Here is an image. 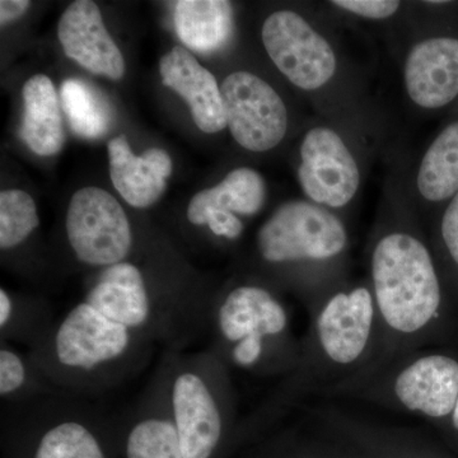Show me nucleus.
<instances>
[{
    "label": "nucleus",
    "instance_id": "nucleus-22",
    "mask_svg": "<svg viewBox=\"0 0 458 458\" xmlns=\"http://www.w3.org/2000/svg\"><path fill=\"white\" fill-rule=\"evenodd\" d=\"M418 189L428 201L439 203L458 192V120L445 126L428 148L418 174Z\"/></svg>",
    "mask_w": 458,
    "mask_h": 458
},
{
    "label": "nucleus",
    "instance_id": "nucleus-7",
    "mask_svg": "<svg viewBox=\"0 0 458 458\" xmlns=\"http://www.w3.org/2000/svg\"><path fill=\"white\" fill-rule=\"evenodd\" d=\"M345 227L333 213L303 200L279 207L259 229V254L270 264L325 261L342 254Z\"/></svg>",
    "mask_w": 458,
    "mask_h": 458
},
{
    "label": "nucleus",
    "instance_id": "nucleus-27",
    "mask_svg": "<svg viewBox=\"0 0 458 458\" xmlns=\"http://www.w3.org/2000/svg\"><path fill=\"white\" fill-rule=\"evenodd\" d=\"M195 225H207L214 236L228 241L238 240L243 232V223L236 216L225 210H207Z\"/></svg>",
    "mask_w": 458,
    "mask_h": 458
},
{
    "label": "nucleus",
    "instance_id": "nucleus-30",
    "mask_svg": "<svg viewBox=\"0 0 458 458\" xmlns=\"http://www.w3.org/2000/svg\"><path fill=\"white\" fill-rule=\"evenodd\" d=\"M30 4L31 3L29 0H2L0 2V22L2 25L22 17Z\"/></svg>",
    "mask_w": 458,
    "mask_h": 458
},
{
    "label": "nucleus",
    "instance_id": "nucleus-11",
    "mask_svg": "<svg viewBox=\"0 0 458 458\" xmlns=\"http://www.w3.org/2000/svg\"><path fill=\"white\" fill-rule=\"evenodd\" d=\"M378 318L375 297L366 286L339 292L319 310L316 337L325 360L339 367L363 360Z\"/></svg>",
    "mask_w": 458,
    "mask_h": 458
},
{
    "label": "nucleus",
    "instance_id": "nucleus-25",
    "mask_svg": "<svg viewBox=\"0 0 458 458\" xmlns=\"http://www.w3.org/2000/svg\"><path fill=\"white\" fill-rule=\"evenodd\" d=\"M57 391L42 375L29 352L12 344H0V397L2 403H18Z\"/></svg>",
    "mask_w": 458,
    "mask_h": 458
},
{
    "label": "nucleus",
    "instance_id": "nucleus-8",
    "mask_svg": "<svg viewBox=\"0 0 458 458\" xmlns=\"http://www.w3.org/2000/svg\"><path fill=\"white\" fill-rule=\"evenodd\" d=\"M66 240L81 264L102 270L129 261L134 234L122 204L105 190H78L69 203Z\"/></svg>",
    "mask_w": 458,
    "mask_h": 458
},
{
    "label": "nucleus",
    "instance_id": "nucleus-13",
    "mask_svg": "<svg viewBox=\"0 0 458 458\" xmlns=\"http://www.w3.org/2000/svg\"><path fill=\"white\" fill-rule=\"evenodd\" d=\"M117 430L123 458H183L161 364Z\"/></svg>",
    "mask_w": 458,
    "mask_h": 458
},
{
    "label": "nucleus",
    "instance_id": "nucleus-4",
    "mask_svg": "<svg viewBox=\"0 0 458 458\" xmlns=\"http://www.w3.org/2000/svg\"><path fill=\"white\" fill-rule=\"evenodd\" d=\"M84 301L153 345L183 352L209 330L212 313L177 302L153 289L146 274L131 261L99 270Z\"/></svg>",
    "mask_w": 458,
    "mask_h": 458
},
{
    "label": "nucleus",
    "instance_id": "nucleus-3",
    "mask_svg": "<svg viewBox=\"0 0 458 458\" xmlns=\"http://www.w3.org/2000/svg\"><path fill=\"white\" fill-rule=\"evenodd\" d=\"M159 364L183 458H221L234 418L227 364L210 348L165 351Z\"/></svg>",
    "mask_w": 458,
    "mask_h": 458
},
{
    "label": "nucleus",
    "instance_id": "nucleus-16",
    "mask_svg": "<svg viewBox=\"0 0 458 458\" xmlns=\"http://www.w3.org/2000/svg\"><path fill=\"white\" fill-rule=\"evenodd\" d=\"M410 98L424 108L447 106L458 98V38L441 36L419 42L405 65Z\"/></svg>",
    "mask_w": 458,
    "mask_h": 458
},
{
    "label": "nucleus",
    "instance_id": "nucleus-26",
    "mask_svg": "<svg viewBox=\"0 0 458 458\" xmlns=\"http://www.w3.org/2000/svg\"><path fill=\"white\" fill-rule=\"evenodd\" d=\"M40 225L31 195L22 190L0 194V249L11 251L23 245Z\"/></svg>",
    "mask_w": 458,
    "mask_h": 458
},
{
    "label": "nucleus",
    "instance_id": "nucleus-6",
    "mask_svg": "<svg viewBox=\"0 0 458 458\" xmlns=\"http://www.w3.org/2000/svg\"><path fill=\"white\" fill-rule=\"evenodd\" d=\"M373 297L386 327L414 335L436 318L441 286L429 251L406 233H393L377 243L372 256Z\"/></svg>",
    "mask_w": 458,
    "mask_h": 458
},
{
    "label": "nucleus",
    "instance_id": "nucleus-10",
    "mask_svg": "<svg viewBox=\"0 0 458 458\" xmlns=\"http://www.w3.org/2000/svg\"><path fill=\"white\" fill-rule=\"evenodd\" d=\"M261 38L276 68L300 89H318L335 74L336 57L330 45L294 12L267 17Z\"/></svg>",
    "mask_w": 458,
    "mask_h": 458
},
{
    "label": "nucleus",
    "instance_id": "nucleus-5",
    "mask_svg": "<svg viewBox=\"0 0 458 458\" xmlns=\"http://www.w3.org/2000/svg\"><path fill=\"white\" fill-rule=\"evenodd\" d=\"M289 325L284 304L267 288L236 286L213 304L210 349L228 367L273 373L286 366Z\"/></svg>",
    "mask_w": 458,
    "mask_h": 458
},
{
    "label": "nucleus",
    "instance_id": "nucleus-29",
    "mask_svg": "<svg viewBox=\"0 0 458 458\" xmlns=\"http://www.w3.org/2000/svg\"><path fill=\"white\" fill-rule=\"evenodd\" d=\"M442 237L452 260L458 265V192L451 199L443 214Z\"/></svg>",
    "mask_w": 458,
    "mask_h": 458
},
{
    "label": "nucleus",
    "instance_id": "nucleus-14",
    "mask_svg": "<svg viewBox=\"0 0 458 458\" xmlns=\"http://www.w3.org/2000/svg\"><path fill=\"white\" fill-rule=\"evenodd\" d=\"M65 55L90 73L122 80L125 60L105 27L95 2L77 0L65 9L57 26Z\"/></svg>",
    "mask_w": 458,
    "mask_h": 458
},
{
    "label": "nucleus",
    "instance_id": "nucleus-17",
    "mask_svg": "<svg viewBox=\"0 0 458 458\" xmlns=\"http://www.w3.org/2000/svg\"><path fill=\"white\" fill-rule=\"evenodd\" d=\"M162 83L188 102L192 119L207 134L227 126L221 89L216 77L185 47H174L159 63Z\"/></svg>",
    "mask_w": 458,
    "mask_h": 458
},
{
    "label": "nucleus",
    "instance_id": "nucleus-19",
    "mask_svg": "<svg viewBox=\"0 0 458 458\" xmlns=\"http://www.w3.org/2000/svg\"><path fill=\"white\" fill-rule=\"evenodd\" d=\"M21 137L36 155L54 156L65 143L64 123L55 87L47 75H33L25 83Z\"/></svg>",
    "mask_w": 458,
    "mask_h": 458
},
{
    "label": "nucleus",
    "instance_id": "nucleus-31",
    "mask_svg": "<svg viewBox=\"0 0 458 458\" xmlns=\"http://www.w3.org/2000/svg\"><path fill=\"white\" fill-rule=\"evenodd\" d=\"M452 420H454V426L458 429V400L456 403V408H454V412H452Z\"/></svg>",
    "mask_w": 458,
    "mask_h": 458
},
{
    "label": "nucleus",
    "instance_id": "nucleus-28",
    "mask_svg": "<svg viewBox=\"0 0 458 458\" xmlns=\"http://www.w3.org/2000/svg\"><path fill=\"white\" fill-rule=\"evenodd\" d=\"M337 7L358 14V16L384 20L394 16L400 7V2L394 0H335Z\"/></svg>",
    "mask_w": 458,
    "mask_h": 458
},
{
    "label": "nucleus",
    "instance_id": "nucleus-2",
    "mask_svg": "<svg viewBox=\"0 0 458 458\" xmlns=\"http://www.w3.org/2000/svg\"><path fill=\"white\" fill-rule=\"evenodd\" d=\"M3 458H123L119 430L87 397L54 393L2 403Z\"/></svg>",
    "mask_w": 458,
    "mask_h": 458
},
{
    "label": "nucleus",
    "instance_id": "nucleus-18",
    "mask_svg": "<svg viewBox=\"0 0 458 458\" xmlns=\"http://www.w3.org/2000/svg\"><path fill=\"white\" fill-rule=\"evenodd\" d=\"M108 164L114 189L126 203L140 209L158 201L172 172L167 152L150 148L143 155L135 156L123 135L108 143Z\"/></svg>",
    "mask_w": 458,
    "mask_h": 458
},
{
    "label": "nucleus",
    "instance_id": "nucleus-1",
    "mask_svg": "<svg viewBox=\"0 0 458 458\" xmlns=\"http://www.w3.org/2000/svg\"><path fill=\"white\" fill-rule=\"evenodd\" d=\"M153 346L83 300L27 352L57 390L89 397L140 375Z\"/></svg>",
    "mask_w": 458,
    "mask_h": 458
},
{
    "label": "nucleus",
    "instance_id": "nucleus-15",
    "mask_svg": "<svg viewBox=\"0 0 458 458\" xmlns=\"http://www.w3.org/2000/svg\"><path fill=\"white\" fill-rule=\"evenodd\" d=\"M394 394L409 411L448 417L458 400V361L441 354L418 358L396 376Z\"/></svg>",
    "mask_w": 458,
    "mask_h": 458
},
{
    "label": "nucleus",
    "instance_id": "nucleus-24",
    "mask_svg": "<svg viewBox=\"0 0 458 458\" xmlns=\"http://www.w3.org/2000/svg\"><path fill=\"white\" fill-rule=\"evenodd\" d=\"M55 324L53 311L35 302L22 301L0 289V340L26 344L29 349L40 342Z\"/></svg>",
    "mask_w": 458,
    "mask_h": 458
},
{
    "label": "nucleus",
    "instance_id": "nucleus-9",
    "mask_svg": "<svg viewBox=\"0 0 458 458\" xmlns=\"http://www.w3.org/2000/svg\"><path fill=\"white\" fill-rule=\"evenodd\" d=\"M227 126L241 147L267 152L284 140L288 113L276 89L258 75L236 72L221 87Z\"/></svg>",
    "mask_w": 458,
    "mask_h": 458
},
{
    "label": "nucleus",
    "instance_id": "nucleus-12",
    "mask_svg": "<svg viewBox=\"0 0 458 458\" xmlns=\"http://www.w3.org/2000/svg\"><path fill=\"white\" fill-rule=\"evenodd\" d=\"M301 158L298 179L307 197L333 208H342L354 198L360 168L335 131L315 128L307 132Z\"/></svg>",
    "mask_w": 458,
    "mask_h": 458
},
{
    "label": "nucleus",
    "instance_id": "nucleus-20",
    "mask_svg": "<svg viewBox=\"0 0 458 458\" xmlns=\"http://www.w3.org/2000/svg\"><path fill=\"white\" fill-rule=\"evenodd\" d=\"M180 40L197 53L221 49L233 31V9L225 0H180L174 8Z\"/></svg>",
    "mask_w": 458,
    "mask_h": 458
},
{
    "label": "nucleus",
    "instance_id": "nucleus-21",
    "mask_svg": "<svg viewBox=\"0 0 458 458\" xmlns=\"http://www.w3.org/2000/svg\"><path fill=\"white\" fill-rule=\"evenodd\" d=\"M265 182L260 174L251 168H237L229 172L219 185L203 190L191 199L188 207V221L197 225L207 210H225L241 216H254L264 205Z\"/></svg>",
    "mask_w": 458,
    "mask_h": 458
},
{
    "label": "nucleus",
    "instance_id": "nucleus-23",
    "mask_svg": "<svg viewBox=\"0 0 458 458\" xmlns=\"http://www.w3.org/2000/svg\"><path fill=\"white\" fill-rule=\"evenodd\" d=\"M62 107L72 131L83 140H98L110 131L113 110L101 90L86 81L69 78L60 89Z\"/></svg>",
    "mask_w": 458,
    "mask_h": 458
}]
</instances>
